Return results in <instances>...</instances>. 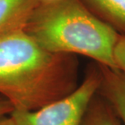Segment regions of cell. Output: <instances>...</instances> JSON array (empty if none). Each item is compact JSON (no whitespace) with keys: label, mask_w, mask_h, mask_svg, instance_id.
I'll return each mask as SVG.
<instances>
[{"label":"cell","mask_w":125,"mask_h":125,"mask_svg":"<svg viewBox=\"0 0 125 125\" xmlns=\"http://www.w3.org/2000/svg\"><path fill=\"white\" fill-rule=\"evenodd\" d=\"M0 125H16L14 122L13 119L10 116V115H7L0 116Z\"/></svg>","instance_id":"10"},{"label":"cell","mask_w":125,"mask_h":125,"mask_svg":"<svg viewBox=\"0 0 125 125\" xmlns=\"http://www.w3.org/2000/svg\"><path fill=\"white\" fill-rule=\"evenodd\" d=\"M24 29L50 51L86 56L116 68L114 49L119 34L82 0L40 2Z\"/></svg>","instance_id":"2"},{"label":"cell","mask_w":125,"mask_h":125,"mask_svg":"<svg viewBox=\"0 0 125 125\" xmlns=\"http://www.w3.org/2000/svg\"><path fill=\"white\" fill-rule=\"evenodd\" d=\"M114 60L117 69L125 73V36L119 35L114 49Z\"/></svg>","instance_id":"8"},{"label":"cell","mask_w":125,"mask_h":125,"mask_svg":"<svg viewBox=\"0 0 125 125\" xmlns=\"http://www.w3.org/2000/svg\"><path fill=\"white\" fill-rule=\"evenodd\" d=\"M38 0H0V35L24 28Z\"/></svg>","instance_id":"5"},{"label":"cell","mask_w":125,"mask_h":125,"mask_svg":"<svg viewBox=\"0 0 125 125\" xmlns=\"http://www.w3.org/2000/svg\"><path fill=\"white\" fill-rule=\"evenodd\" d=\"M76 55L42 46L24 28L0 35V95L14 110L36 111L79 85Z\"/></svg>","instance_id":"1"},{"label":"cell","mask_w":125,"mask_h":125,"mask_svg":"<svg viewBox=\"0 0 125 125\" xmlns=\"http://www.w3.org/2000/svg\"><path fill=\"white\" fill-rule=\"evenodd\" d=\"M13 110L14 108L12 105L7 99L0 97V116L10 115Z\"/></svg>","instance_id":"9"},{"label":"cell","mask_w":125,"mask_h":125,"mask_svg":"<svg viewBox=\"0 0 125 125\" xmlns=\"http://www.w3.org/2000/svg\"><path fill=\"white\" fill-rule=\"evenodd\" d=\"M97 62L87 67L84 79L71 94L36 111L13 110L10 116L16 125H81L101 83Z\"/></svg>","instance_id":"3"},{"label":"cell","mask_w":125,"mask_h":125,"mask_svg":"<svg viewBox=\"0 0 125 125\" xmlns=\"http://www.w3.org/2000/svg\"><path fill=\"white\" fill-rule=\"evenodd\" d=\"M81 125H122L111 104L98 93L91 100Z\"/></svg>","instance_id":"7"},{"label":"cell","mask_w":125,"mask_h":125,"mask_svg":"<svg viewBox=\"0 0 125 125\" xmlns=\"http://www.w3.org/2000/svg\"><path fill=\"white\" fill-rule=\"evenodd\" d=\"M98 66L102 78L97 93L111 104L122 125H125V73L117 68Z\"/></svg>","instance_id":"4"},{"label":"cell","mask_w":125,"mask_h":125,"mask_svg":"<svg viewBox=\"0 0 125 125\" xmlns=\"http://www.w3.org/2000/svg\"><path fill=\"white\" fill-rule=\"evenodd\" d=\"M40 2H51L53 1V0H38Z\"/></svg>","instance_id":"11"},{"label":"cell","mask_w":125,"mask_h":125,"mask_svg":"<svg viewBox=\"0 0 125 125\" xmlns=\"http://www.w3.org/2000/svg\"><path fill=\"white\" fill-rule=\"evenodd\" d=\"M100 20L125 36V0H82Z\"/></svg>","instance_id":"6"}]
</instances>
